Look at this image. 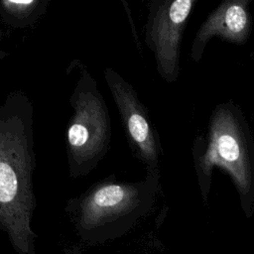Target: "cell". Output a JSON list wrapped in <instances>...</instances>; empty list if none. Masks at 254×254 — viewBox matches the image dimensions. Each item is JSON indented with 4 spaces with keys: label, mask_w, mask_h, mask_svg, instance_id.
<instances>
[{
    "label": "cell",
    "mask_w": 254,
    "mask_h": 254,
    "mask_svg": "<svg viewBox=\"0 0 254 254\" xmlns=\"http://www.w3.org/2000/svg\"><path fill=\"white\" fill-rule=\"evenodd\" d=\"M2 38H3V31H2V29H1V27H0V41L2 40ZM7 55H8L7 53H5L4 51L0 50V60L4 59V58H5Z\"/></svg>",
    "instance_id": "9"
},
{
    "label": "cell",
    "mask_w": 254,
    "mask_h": 254,
    "mask_svg": "<svg viewBox=\"0 0 254 254\" xmlns=\"http://www.w3.org/2000/svg\"><path fill=\"white\" fill-rule=\"evenodd\" d=\"M78 63V61H77ZM78 78L68 99L72 113L65 129V152L71 179L87 176L110 147L111 120L98 84L81 64Z\"/></svg>",
    "instance_id": "4"
},
{
    "label": "cell",
    "mask_w": 254,
    "mask_h": 254,
    "mask_svg": "<svg viewBox=\"0 0 254 254\" xmlns=\"http://www.w3.org/2000/svg\"><path fill=\"white\" fill-rule=\"evenodd\" d=\"M196 0H152L148 4L145 43L153 53L156 69L163 80H178L181 47Z\"/></svg>",
    "instance_id": "5"
},
{
    "label": "cell",
    "mask_w": 254,
    "mask_h": 254,
    "mask_svg": "<svg viewBox=\"0 0 254 254\" xmlns=\"http://www.w3.org/2000/svg\"><path fill=\"white\" fill-rule=\"evenodd\" d=\"M251 0H225L218 4L197 29L190 46V58L198 63L209 41L216 37L234 45H244L252 29L253 18L250 13Z\"/></svg>",
    "instance_id": "7"
},
{
    "label": "cell",
    "mask_w": 254,
    "mask_h": 254,
    "mask_svg": "<svg viewBox=\"0 0 254 254\" xmlns=\"http://www.w3.org/2000/svg\"><path fill=\"white\" fill-rule=\"evenodd\" d=\"M160 188V171H147L136 182L110 175L67 200L65 212L77 236L89 245L125 235L152 207Z\"/></svg>",
    "instance_id": "2"
},
{
    "label": "cell",
    "mask_w": 254,
    "mask_h": 254,
    "mask_svg": "<svg viewBox=\"0 0 254 254\" xmlns=\"http://www.w3.org/2000/svg\"><path fill=\"white\" fill-rule=\"evenodd\" d=\"M103 76L117 106L133 155L145 165L147 171H159L162 147L148 109L133 85L116 70L106 66Z\"/></svg>",
    "instance_id": "6"
},
{
    "label": "cell",
    "mask_w": 254,
    "mask_h": 254,
    "mask_svg": "<svg viewBox=\"0 0 254 254\" xmlns=\"http://www.w3.org/2000/svg\"><path fill=\"white\" fill-rule=\"evenodd\" d=\"M34 106L22 90L0 102V230L17 254H36Z\"/></svg>",
    "instance_id": "1"
},
{
    "label": "cell",
    "mask_w": 254,
    "mask_h": 254,
    "mask_svg": "<svg viewBox=\"0 0 254 254\" xmlns=\"http://www.w3.org/2000/svg\"><path fill=\"white\" fill-rule=\"evenodd\" d=\"M191 156L202 198L208 197L213 170L230 178L242 206L254 201V138L241 109L232 101L212 110L205 133L195 137Z\"/></svg>",
    "instance_id": "3"
},
{
    "label": "cell",
    "mask_w": 254,
    "mask_h": 254,
    "mask_svg": "<svg viewBox=\"0 0 254 254\" xmlns=\"http://www.w3.org/2000/svg\"><path fill=\"white\" fill-rule=\"evenodd\" d=\"M49 0H0V17L13 28H26L46 12Z\"/></svg>",
    "instance_id": "8"
}]
</instances>
